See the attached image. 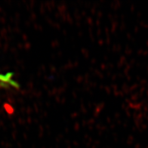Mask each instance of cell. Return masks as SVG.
I'll return each instance as SVG.
<instances>
[{"label": "cell", "instance_id": "1", "mask_svg": "<svg viewBox=\"0 0 148 148\" xmlns=\"http://www.w3.org/2000/svg\"><path fill=\"white\" fill-rule=\"evenodd\" d=\"M13 73H8L5 75L0 74V88H19V84L16 82L14 80L12 79Z\"/></svg>", "mask_w": 148, "mask_h": 148}]
</instances>
